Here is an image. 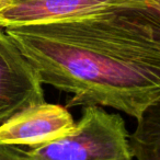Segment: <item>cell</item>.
Here are the masks:
<instances>
[{
	"mask_svg": "<svg viewBox=\"0 0 160 160\" xmlns=\"http://www.w3.org/2000/svg\"><path fill=\"white\" fill-rule=\"evenodd\" d=\"M43 102L45 94L38 70L0 27V124Z\"/></svg>",
	"mask_w": 160,
	"mask_h": 160,
	"instance_id": "cell-3",
	"label": "cell"
},
{
	"mask_svg": "<svg viewBox=\"0 0 160 160\" xmlns=\"http://www.w3.org/2000/svg\"><path fill=\"white\" fill-rule=\"evenodd\" d=\"M148 3H149V0H148Z\"/></svg>",
	"mask_w": 160,
	"mask_h": 160,
	"instance_id": "cell-10",
	"label": "cell"
},
{
	"mask_svg": "<svg viewBox=\"0 0 160 160\" xmlns=\"http://www.w3.org/2000/svg\"><path fill=\"white\" fill-rule=\"evenodd\" d=\"M76 126L66 107L43 102L23 109L0 124V145H47L70 133Z\"/></svg>",
	"mask_w": 160,
	"mask_h": 160,
	"instance_id": "cell-5",
	"label": "cell"
},
{
	"mask_svg": "<svg viewBox=\"0 0 160 160\" xmlns=\"http://www.w3.org/2000/svg\"><path fill=\"white\" fill-rule=\"evenodd\" d=\"M129 147L135 160H160V101L137 120L129 134Z\"/></svg>",
	"mask_w": 160,
	"mask_h": 160,
	"instance_id": "cell-6",
	"label": "cell"
},
{
	"mask_svg": "<svg viewBox=\"0 0 160 160\" xmlns=\"http://www.w3.org/2000/svg\"><path fill=\"white\" fill-rule=\"evenodd\" d=\"M3 7H5V3H3V1H2V0H0V10L2 9Z\"/></svg>",
	"mask_w": 160,
	"mask_h": 160,
	"instance_id": "cell-8",
	"label": "cell"
},
{
	"mask_svg": "<svg viewBox=\"0 0 160 160\" xmlns=\"http://www.w3.org/2000/svg\"><path fill=\"white\" fill-rule=\"evenodd\" d=\"M66 108L104 107L138 118L160 101V13L150 6L5 28Z\"/></svg>",
	"mask_w": 160,
	"mask_h": 160,
	"instance_id": "cell-1",
	"label": "cell"
},
{
	"mask_svg": "<svg viewBox=\"0 0 160 160\" xmlns=\"http://www.w3.org/2000/svg\"><path fill=\"white\" fill-rule=\"evenodd\" d=\"M149 6L160 13V0H149Z\"/></svg>",
	"mask_w": 160,
	"mask_h": 160,
	"instance_id": "cell-7",
	"label": "cell"
},
{
	"mask_svg": "<svg viewBox=\"0 0 160 160\" xmlns=\"http://www.w3.org/2000/svg\"><path fill=\"white\" fill-rule=\"evenodd\" d=\"M2 1H3V3H5V6H6V5H7L8 2H9L10 0H2Z\"/></svg>",
	"mask_w": 160,
	"mask_h": 160,
	"instance_id": "cell-9",
	"label": "cell"
},
{
	"mask_svg": "<svg viewBox=\"0 0 160 160\" xmlns=\"http://www.w3.org/2000/svg\"><path fill=\"white\" fill-rule=\"evenodd\" d=\"M24 155L27 160H133L124 120L101 107H85L70 133Z\"/></svg>",
	"mask_w": 160,
	"mask_h": 160,
	"instance_id": "cell-2",
	"label": "cell"
},
{
	"mask_svg": "<svg viewBox=\"0 0 160 160\" xmlns=\"http://www.w3.org/2000/svg\"><path fill=\"white\" fill-rule=\"evenodd\" d=\"M142 6H149L148 0H10L0 10V27L76 20Z\"/></svg>",
	"mask_w": 160,
	"mask_h": 160,
	"instance_id": "cell-4",
	"label": "cell"
}]
</instances>
